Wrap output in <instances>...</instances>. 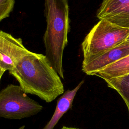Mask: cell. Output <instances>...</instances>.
<instances>
[{"instance_id": "cell-1", "label": "cell", "mask_w": 129, "mask_h": 129, "mask_svg": "<svg viewBox=\"0 0 129 129\" xmlns=\"http://www.w3.org/2000/svg\"><path fill=\"white\" fill-rule=\"evenodd\" d=\"M9 72L26 94L35 95L46 102L64 93L60 77L45 55L29 51Z\"/></svg>"}, {"instance_id": "cell-2", "label": "cell", "mask_w": 129, "mask_h": 129, "mask_svg": "<svg viewBox=\"0 0 129 129\" xmlns=\"http://www.w3.org/2000/svg\"><path fill=\"white\" fill-rule=\"evenodd\" d=\"M46 28L43 37L45 55L59 76L64 79L62 57L70 31L68 0H45Z\"/></svg>"}, {"instance_id": "cell-3", "label": "cell", "mask_w": 129, "mask_h": 129, "mask_svg": "<svg viewBox=\"0 0 129 129\" xmlns=\"http://www.w3.org/2000/svg\"><path fill=\"white\" fill-rule=\"evenodd\" d=\"M129 36V28L100 20L84 38L82 48V65H85L107 51L125 42Z\"/></svg>"}, {"instance_id": "cell-4", "label": "cell", "mask_w": 129, "mask_h": 129, "mask_svg": "<svg viewBox=\"0 0 129 129\" xmlns=\"http://www.w3.org/2000/svg\"><path fill=\"white\" fill-rule=\"evenodd\" d=\"M43 106L29 98L19 85H8L0 91V117L21 119L35 115Z\"/></svg>"}, {"instance_id": "cell-5", "label": "cell", "mask_w": 129, "mask_h": 129, "mask_svg": "<svg viewBox=\"0 0 129 129\" xmlns=\"http://www.w3.org/2000/svg\"><path fill=\"white\" fill-rule=\"evenodd\" d=\"M29 51L20 38H15L8 33L0 31V66L5 71L12 70Z\"/></svg>"}, {"instance_id": "cell-6", "label": "cell", "mask_w": 129, "mask_h": 129, "mask_svg": "<svg viewBox=\"0 0 129 129\" xmlns=\"http://www.w3.org/2000/svg\"><path fill=\"white\" fill-rule=\"evenodd\" d=\"M99 20L129 28V0H103L97 13Z\"/></svg>"}, {"instance_id": "cell-7", "label": "cell", "mask_w": 129, "mask_h": 129, "mask_svg": "<svg viewBox=\"0 0 129 129\" xmlns=\"http://www.w3.org/2000/svg\"><path fill=\"white\" fill-rule=\"evenodd\" d=\"M128 55L129 42L125 41L87 64L82 65V70L88 75L94 76L96 73Z\"/></svg>"}, {"instance_id": "cell-8", "label": "cell", "mask_w": 129, "mask_h": 129, "mask_svg": "<svg viewBox=\"0 0 129 129\" xmlns=\"http://www.w3.org/2000/svg\"><path fill=\"white\" fill-rule=\"evenodd\" d=\"M84 83V81L82 80L74 89L67 90L58 98L53 115L43 129L53 128L63 114L71 108L75 97Z\"/></svg>"}, {"instance_id": "cell-9", "label": "cell", "mask_w": 129, "mask_h": 129, "mask_svg": "<svg viewBox=\"0 0 129 129\" xmlns=\"http://www.w3.org/2000/svg\"><path fill=\"white\" fill-rule=\"evenodd\" d=\"M129 74V55L96 73L94 76L104 80L121 77Z\"/></svg>"}, {"instance_id": "cell-10", "label": "cell", "mask_w": 129, "mask_h": 129, "mask_svg": "<svg viewBox=\"0 0 129 129\" xmlns=\"http://www.w3.org/2000/svg\"><path fill=\"white\" fill-rule=\"evenodd\" d=\"M104 81L109 87L115 90L122 97L129 113V74Z\"/></svg>"}, {"instance_id": "cell-11", "label": "cell", "mask_w": 129, "mask_h": 129, "mask_svg": "<svg viewBox=\"0 0 129 129\" xmlns=\"http://www.w3.org/2000/svg\"><path fill=\"white\" fill-rule=\"evenodd\" d=\"M15 3V0H0V22L10 16Z\"/></svg>"}, {"instance_id": "cell-12", "label": "cell", "mask_w": 129, "mask_h": 129, "mask_svg": "<svg viewBox=\"0 0 129 129\" xmlns=\"http://www.w3.org/2000/svg\"><path fill=\"white\" fill-rule=\"evenodd\" d=\"M60 129H81V128L73 127H68V126H63Z\"/></svg>"}, {"instance_id": "cell-13", "label": "cell", "mask_w": 129, "mask_h": 129, "mask_svg": "<svg viewBox=\"0 0 129 129\" xmlns=\"http://www.w3.org/2000/svg\"><path fill=\"white\" fill-rule=\"evenodd\" d=\"M5 72V71L1 67V66H0V81H1V78H2V76L3 75V74H4V73Z\"/></svg>"}, {"instance_id": "cell-14", "label": "cell", "mask_w": 129, "mask_h": 129, "mask_svg": "<svg viewBox=\"0 0 129 129\" xmlns=\"http://www.w3.org/2000/svg\"><path fill=\"white\" fill-rule=\"evenodd\" d=\"M24 127H25V125H23V126H22L21 127H20L18 129H24Z\"/></svg>"}, {"instance_id": "cell-15", "label": "cell", "mask_w": 129, "mask_h": 129, "mask_svg": "<svg viewBox=\"0 0 129 129\" xmlns=\"http://www.w3.org/2000/svg\"><path fill=\"white\" fill-rule=\"evenodd\" d=\"M127 39H129V36H128V38H127ZM127 39H126V40H127Z\"/></svg>"}]
</instances>
